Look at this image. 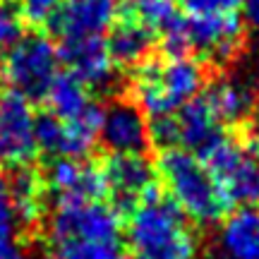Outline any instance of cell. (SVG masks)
<instances>
[{"label":"cell","instance_id":"6da1fadb","mask_svg":"<svg viewBox=\"0 0 259 259\" xmlns=\"http://www.w3.org/2000/svg\"><path fill=\"white\" fill-rule=\"evenodd\" d=\"M53 259H122L120 216L101 199H63L48 221Z\"/></svg>","mask_w":259,"mask_h":259},{"label":"cell","instance_id":"7a4b0ae2","mask_svg":"<svg viewBox=\"0 0 259 259\" xmlns=\"http://www.w3.org/2000/svg\"><path fill=\"white\" fill-rule=\"evenodd\" d=\"M132 259H194L197 240L176 204L151 192L132 209L127 223Z\"/></svg>","mask_w":259,"mask_h":259},{"label":"cell","instance_id":"3957f363","mask_svg":"<svg viewBox=\"0 0 259 259\" xmlns=\"http://www.w3.org/2000/svg\"><path fill=\"white\" fill-rule=\"evenodd\" d=\"M204 87V67L194 58L168 56L142 60L132 72V96L142 113L163 118L178 113L199 96Z\"/></svg>","mask_w":259,"mask_h":259},{"label":"cell","instance_id":"277c9868","mask_svg":"<svg viewBox=\"0 0 259 259\" xmlns=\"http://www.w3.org/2000/svg\"><path fill=\"white\" fill-rule=\"evenodd\" d=\"M158 176L163 180L170 202L194 223H216L231 204L226 202L211 173L199 158L185 149H166L158 156Z\"/></svg>","mask_w":259,"mask_h":259},{"label":"cell","instance_id":"5b68a950","mask_svg":"<svg viewBox=\"0 0 259 259\" xmlns=\"http://www.w3.org/2000/svg\"><path fill=\"white\" fill-rule=\"evenodd\" d=\"M226 202L259 206V137H221L199 154Z\"/></svg>","mask_w":259,"mask_h":259},{"label":"cell","instance_id":"8992f818","mask_svg":"<svg viewBox=\"0 0 259 259\" xmlns=\"http://www.w3.org/2000/svg\"><path fill=\"white\" fill-rule=\"evenodd\" d=\"M60 51L44 36H22L8 48L0 63V77L10 92L22 94L29 101L46 99L48 87L58 77Z\"/></svg>","mask_w":259,"mask_h":259},{"label":"cell","instance_id":"52a82bcc","mask_svg":"<svg viewBox=\"0 0 259 259\" xmlns=\"http://www.w3.org/2000/svg\"><path fill=\"white\" fill-rule=\"evenodd\" d=\"M36 154V113L31 101L10 89L0 92V163L19 170Z\"/></svg>","mask_w":259,"mask_h":259},{"label":"cell","instance_id":"ba28073f","mask_svg":"<svg viewBox=\"0 0 259 259\" xmlns=\"http://www.w3.org/2000/svg\"><path fill=\"white\" fill-rule=\"evenodd\" d=\"M103 108L92 106L87 113L72 120H58L51 113L36 115L38 151L53 154L56 158H79L82 161L101 137Z\"/></svg>","mask_w":259,"mask_h":259},{"label":"cell","instance_id":"9c48e42d","mask_svg":"<svg viewBox=\"0 0 259 259\" xmlns=\"http://www.w3.org/2000/svg\"><path fill=\"white\" fill-rule=\"evenodd\" d=\"M101 176L106 194L120 206H137L154 187V166L142 154H113L103 161Z\"/></svg>","mask_w":259,"mask_h":259},{"label":"cell","instance_id":"30bf717a","mask_svg":"<svg viewBox=\"0 0 259 259\" xmlns=\"http://www.w3.org/2000/svg\"><path fill=\"white\" fill-rule=\"evenodd\" d=\"M115 22L113 0H67L48 27L60 41L99 38Z\"/></svg>","mask_w":259,"mask_h":259},{"label":"cell","instance_id":"8fae6325","mask_svg":"<svg viewBox=\"0 0 259 259\" xmlns=\"http://www.w3.org/2000/svg\"><path fill=\"white\" fill-rule=\"evenodd\" d=\"M99 139L113 154H142L149 144V125L135 103H113L103 111Z\"/></svg>","mask_w":259,"mask_h":259},{"label":"cell","instance_id":"7c38bea8","mask_svg":"<svg viewBox=\"0 0 259 259\" xmlns=\"http://www.w3.org/2000/svg\"><path fill=\"white\" fill-rule=\"evenodd\" d=\"M44 180L51 187V192L58 194V202H63V199H101L106 194L101 168L84 163L79 158H56Z\"/></svg>","mask_w":259,"mask_h":259},{"label":"cell","instance_id":"4fadbf2b","mask_svg":"<svg viewBox=\"0 0 259 259\" xmlns=\"http://www.w3.org/2000/svg\"><path fill=\"white\" fill-rule=\"evenodd\" d=\"M60 51V60L67 63V72L79 77L87 87H108L115 77V63H113L108 46L101 36L82 38V41H65Z\"/></svg>","mask_w":259,"mask_h":259},{"label":"cell","instance_id":"5bb4252c","mask_svg":"<svg viewBox=\"0 0 259 259\" xmlns=\"http://www.w3.org/2000/svg\"><path fill=\"white\" fill-rule=\"evenodd\" d=\"M173 120L178 132V149L192 151L194 156H199L223 135V125L216 120V115L202 96L192 99L178 113H173Z\"/></svg>","mask_w":259,"mask_h":259},{"label":"cell","instance_id":"9a60e30c","mask_svg":"<svg viewBox=\"0 0 259 259\" xmlns=\"http://www.w3.org/2000/svg\"><path fill=\"white\" fill-rule=\"evenodd\" d=\"M216 250L219 259H259V206H240L226 216Z\"/></svg>","mask_w":259,"mask_h":259},{"label":"cell","instance_id":"2e32d148","mask_svg":"<svg viewBox=\"0 0 259 259\" xmlns=\"http://www.w3.org/2000/svg\"><path fill=\"white\" fill-rule=\"evenodd\" d=\"M111 36L106 41L108 53H111L115 65H135L137 67L144 56L149 53V48L154 46V34L147 27H142L137 19H132L130 15L122 12L120 19H115L111 24Z\"/></svg>","mask_w":259,"mask_h":259},{"label":"cell","instance_id":"e0dca14e","mask_svg":"<svg viewBox=\"0 0 259 259\" xmlns=\"http://www.w3.org/2000/svg\"><path fill=\"white\" fill-rule=\"evenodd\" d=\"M202 99L209 103L211 113L221 125H238L252 111V94L247 87L233 79H219L204 89Z\"/></svg>","mask_w":259,"mask_h":259},{"label":"cell","instance_id":"ac0fdd59","mask_svg":"<svg viewBox=\"0 0 259 259\" xmlns=\"http://www.w3.org/2000/svg\"><path fill=\"white\" fill-rule=\"evenodd\" d=\"M44 101L48 103V113L58 120L79 118L94 106L89 99V87L72 72H58L53 84L48 87Z\"/></svg>","mask_w":259,"mask_h":259},{"label":"cell","instance_id":"d6986e66","mask_svg":"<svg viewBox=\"0 0 259 259\" xmlns=\"http://www.w3.org/2000/svg\"><path fill=\"white\" fill-rule=\"evenodd\" d=\"M10 204L12 211L17 216V223L31 226L41 219L44 213V194H46V180L29 170V168H19L17 176L12 178V183L8 185Z\"/></svg>","mask_w":259,"mask_h":259},{"label":"cell","instance_id":"ffe728a7","mask_svg":"<svg viewBox=\"0 0 259 259\" xmlns=\"http://www.w3.org/2000/svg\"><path fill=\"white\" fill-rule=\"evenodd\" d=\"M245 0H178L187 19H223L238 17Z\"/></svg>","mask_w":259,"mask_h":259},{"label":"cell","instance_id":"44dd1931","mask_svg":"<svg viewBox=\"0 0 259 259\" xmlns=\"http://www.w3.org/2000/svg\"><path fill=\"white\" fill-rule=\"evenodd\" d=\"M15 233H17V216L10 204L8 185L0 178V259H22L15 242Z\"/></svg>","mask_w":259,"mask_h":259},{"label":"cell","instance_id":"7402d4cb","mask_svg":"<svg viewBox=\"0 0 259 259\" xmlns=\"http://www.w3.org/2000/svg\"><path fill=\"white\" fill-rule=\"evenodd\" d=\"M63 0H19V17L29 24H51Z\"/></svg>","mask_w":259,"mask_h":259},{"label":"cell","instance_id":"603a6c76","mask_svg":"<svg viewBox=\"0 0 259 259\" xmlns=\"http://www.w3.org/2000/svg\"><path fill=\"white\" fill-rule=\"evenodd\" d=\"M22 38V17L19 12L0 3V51L15 46Z\"/></svg>","mask_w":259,"mask_h":259},{"label":"cell","instance_id":"cb8c5ba5","mask_svg":"<svg viewBox=\"0 0 259 259\" xmlns=\"http://www.w3.org/2000/svg\"><path fill=\"white\" fill-rule=\"evenodd\" d=\"M242 8H245V17H247V22H250L252 27L259 29V0H245Z\"/></svg>","mask_w":259,"mask_h":259}]
</instances>
